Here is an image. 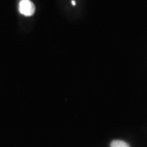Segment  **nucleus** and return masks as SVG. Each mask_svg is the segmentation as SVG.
I'll list each match as a JSON object with an SVG mask.
<instances>
[{"instance_id": "obj_2", "label": "nucleus", "mask_w": 147, "mask_h": 147, "mask_svg": "<svg viewBox=\"0 0 147 147\" xmlns=\"http://www.w3.org/2000/svg\"><path fill=\"white\" fill-rule=\"evenodd\" d=\"M110 147H130L127 142L121 140H115L110 143Z\"/></svg>"}, {"instance_id": "obj_1", "label": "nucleus", "mask_w": 147, "mask_h": 147, "mask_svg": "<svg viewBox=\"0 0 147 147\" xmlns=\"http://www.w3.org/2000/svg\"><path fill=\"white\" fill-rule=\"evenodd\" d=\"M20 13L26 16H31L34 14L35 6L30 0H21L19 3Z\"/></svg>"}, {"instance_id": "obj_3", "label": "nucleus", "mask_w": 147, "mask_h": 147, "mask_svg": "<svg viewBox=\"0 0 147 147\" xmlns=\"http://www.w3.org/2000/svg\"><path fill=\"white\" fill-rule=\"evenodd\" d=\"M71 3H72V5L73 6H75V4H76V3H75V1H74V0H72V2H71Z\"/></svg>"}]
</instances>
